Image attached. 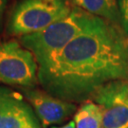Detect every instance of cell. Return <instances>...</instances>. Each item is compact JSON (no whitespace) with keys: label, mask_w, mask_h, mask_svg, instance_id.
<instances>
[{"label":"cell","mask_w":128,"mask_h":128,"mask_svg":"<svg viewBox=\"0 0 128 128\" xmlns=\"http://www.w3.org/2000/svg\"><path fill=\"white\" fill-rule=\"evenodd\" d=\"M80 9L98 17L119 23L120 12H119L117 0H71Z\"/></svg>","instance_id":"obj_8"},{"label":"cell","mask_w":128,"mask_h":128,"mask_svg":"<svg viewBox=\"0 0 128 128\" xmlns=\"http://www.w3.org/2000/svg\"><path fill=\"white\" fill-rule=\"evenodd\" d=\"M104 19L74 7L70 14L39 32L19 37V42L41 63L58 53L82 32L96 27Z\"/></svg>","instance_id":"obj_2"},{"label":"cell","mask_w":128,"mask_h":128,"mask_svg":"<svg viewBox=\"0 0 128 128\" xmlns=\"http://www.w3.org/2000/svg\"><path fill=\"white\" fill-rule=\"evenodd\" d=\"M0 128H42L22 93L0 86Z\"/></svg>","instance_id":"obj_7"},{"label":"cell","mask_w":128,"mask_h":128,"mask_svg":"<svg viewBox=\"0 0 128 128\" xmlns=\"http://www.w3.org/2000/svg\"><path fill=\"white\" fill-rule=\"evenodd\" d=\"M52 128H76V124H75L74 120H71L68 124H64L63 126H53Z\"/></svg>","instance_id":"obj_12"},{"label":"cell","mask_w":128,"mask_h":128,"mask_svg":"<svg viewBox=\"0 0 128 128\" xmlns=\"http://www.w3.org/2000/svg\"><path fill=\"white\" fill-rule=\"evenodd\" d=\"M76 128H102V110L93 101L82 102L74 115Z\"/></svg>","instance_id":"obj_9"},{"label":"cell","mask_w":128,"mask_h":128,"mask_svg":"<svg viewBox=\"0 0 128 128\" xmlns=\"http://www.w3.org/2000/svg\"><path fill=\"white\" fill-rule=\"evenodd\" d=\"M90 101L102 110V128H128V80L101 87Z\"/></svg>","instance_id":"obj_5"},{"label":"cell","mask_w":128,"mask_h":128,"mask_svg":"<svg viewBox=\"0 0 128 128\" xmlns=\"http://www.w3.org/2000/svg\"><path fill=\"white\" fill-rule=\"evenodd\" d=\"M73 8L69 0H20L10 15L7 32L18 37L39 32L68 16Z\"/></svg>","instance_id":"obj_3"},{"label":"cell","mask_w":128,"mask_h":128,"mask_svg":"<svg viewBox=\"0 0 128 128\" xmlns=\"http://www.w3.org/2000/svg\"><path fill=\"white\" fill-rule=\"evenodd\" d=\"M120 19L124 30L128 34V0H120Z\"/></svg>","instance_id":"obj_10"},{"label":"cell","mask_w":128,"mask_h":128,"mask_svg":"<svg viewBox=\"0 0 128 128\" xmlns=\"http://www.w3.org/2000/svg\"><path fill=\"white\" fill-rule=\"evenodd\" d=\"M8 1L9 0H0V28L2 26L5 10H6L7 6H8Z\"/></svg>","instance_id":"obj_11"},{"label":"cell","mask_w":128,"mask_h":128,"mask_svg":"<svg viewBox=\"0 0 128 128\" xmlns=\"http://www.w3.org/2000/svg\"><path fill=\"white\" fill-rule=\"evenodd\" d=\"M21 92L44 127L64 122L78 110L76 104L58 99L44 89L22 88Z\"/></svg>","instance_id":"obj_6"},{"label":"cell","mask_w":128,"mask_h":128,"mask_svg":"<svg viewBox=\"0 0 128 128\" xmlns=\"http://www.w3.org/2000/svg\"><path fill=\"white\" fill-rule=\"evenodd\" d=\"M38 82L50 95L82 104L101 87L128 80V34L104 20L38 64Z\"/></svg>","instance_id":"obj_1"},{"label":"cell","mask_w":128,"mask_h":128,"mask_svg":"<svg viewBox=\"0 0 128 128\" xmlns=\"http://www.w3.org/2000/svg\"><path fill=\"white\" fill-rule=\"evenodd\" d=\"M38 63L32 52L15 39L0 40V82L33 88L38 82Z\"/></svg>","instance_id":"obj_4"}]
</instances>
